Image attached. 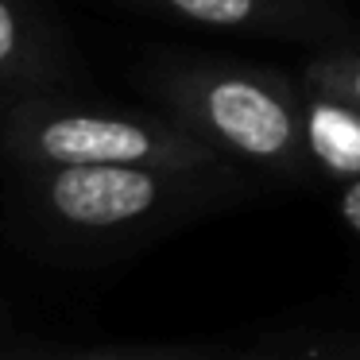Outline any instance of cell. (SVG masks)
<instances>
[{
	"mask_svg": "<svg viewBox=\"0 0 360 360\" xmlns=\"http://www.w3.org/2000/svg\"><path fill=\"white\" fill-rule=\"evenodd\" d=\"M186 360H356V345L352 337L337 333H283L236 352H205V356L190 352Z\"/></svg>",
	"mask_w": 360,
	"mask_h": 360,
	"instance_id": "obj_7",
	"label": "cell"
},
{
	"mask_svg": "<svg viewBox=\"0 0 360 360\" xmlns=\"http://www.w3.org/2000/svg\"><path fill=\"white\" fill-rule=\"evenodd\" d=\"M163 117L233 167L310 182L302 94L287 74L252 63H159L143 74Z\"/></svg>",
	"mask_w": 360,
	"mask_h": 360,
	"instance_id": "obj_2",
	"label": "cell"
},
{
	"mask_svg": "<svg viewBox=\"0 0 360 360\" xmlns=\"http://www.w3.org/2000/svg\"><path fill=\"white\" fill-rule=\"evenodd\" d=\"M0 155L32 167H194L225 163L163 112L27 97L0 109Z\"/></svg>",
	"mask_w": 360,
	"mask_h": 360,
	"instance_id": "obj_3",
	"label": "cell"
},
{
	"mask_svg": "<svg viewBox=\"0 0 360 360\" xmlns=\"http://www.w3.org/2000/svg\"><path fill=\"white\" fill-rule=\"evenodd\" d=\"M337 210H341V221L352 236H360V179L337 186Z\"/></svg>",
	"mask_w": 360,
	"mask_h": 360,
	"instance_id": "obj_10",
	"label": "cell"
},
{
	"mask_svg": "<svg viewBox=\"0 0 360 360\" xmlns=\"http://www.w3.org/2000/svg\"><path fill=\"white\" fill-rule=\"evenodd\" d=\"M132 4L186 24L264 35V39H298L329 47L337 35H345L341 16L326 0H132Z\"/></svg>",
	"mask_w": 360,
	"mask_h": 360,
	"instance_id": "obj_4",
	"label": "cell"
},
{
	"mask_svg": "<svg viewBox=\"0 0 360 360\" xmlns=\"http://www.w3.org/2000/svg\"><path fill=\"white\" fill-rule=\"evenodd\" d=\"M302 89L333 97L345 105H360V51L352 43H329L302 66Z\"/></svg>",
	"mask_w": 360,
	"mask_h": 360,
	"instance_id": "obj_8",
	"label": "cell"
},
{
	"mask_svg": "<svg viewBox=\"0 0 360 360\" xmlns=\"http://www.w3.org/2000/svg\"><path fill=\"white\" fill-rule=\"evenodd\" d=\"M186 349H112V352H82L70 360H186Z\"/></svg>",
	"mask_w": 360,
	"mask_h": 360,
	"instance_id": "obj_9",
	"label": "cell"
},
{
	"mask_svg": "<svg viewBox=\"0 0 360 360\" xmlns=\"http://www.w3.org/2000/svg\"><path fill=\"white\" fill-rule=\"evenodd\" d=\"M302 94V148L310 171L329 179V186L360 179V105H345L333 97Z\"/></svg>",
	"mask_w": 360,
	"mask_h": 360,
	"instance_id": "obj_6",
	"label": "cell"
},
{
	"mask_svg": "<svg viewBox=\"0 0 360 360\" xmlns=\"http://www.w3.org/2000/svg\"><path fill=\"white\" fill-rule=\"evenodd\" d=\"M244 198L240 167H32L20 171L16 210L43 236L74 248L143 244Z\"/></svg>",
	"mask_w": 360,
	"mask_h": 360,
	"instance_id": "obj_1",
	"label": "cell"
},
{
	"mask_svg": "<svg viewBox=\"0 0 360 360\" xmlns=\"http://www.w3.org/2000/svg\"><path fill=\"white\" fill-rule=\"evenodd\" d=\"M63 70V51L51 39L43 16L27 0H0V101L51 97V86Z\"/></svg>",
	"mask_w": 360,
	"mask_h": 360,
	"instance_id": "obj_5",
	"label": "cell"
}]
</instances>
